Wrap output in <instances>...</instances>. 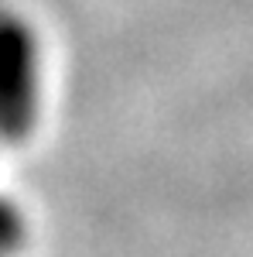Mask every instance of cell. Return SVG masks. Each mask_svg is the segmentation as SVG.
<instances>
[{"instance_id":"6da1fadb","label":"cell","mask_w":253,"mask_h":257,"mask_svg":"<svg viewBox=\"0 0 253 257\" xmlns=\"http://www.w3.org/2000/svg\"><path fill=\"white\" fill-rule=\"evenodd\" d=\"M38 38L18 14H0V141L18 144L38 123Z\"/></svg>"},{"instance_id":"7a4b0ae2","label":"cell","mask_w":253,"mask_h":257,"mask_svg":"<svg viewBox=\"0 0 253 257\" xmlns=\"http://www.w3.org/2000/svg\"><path fill=\"white\" fill-rule=\"evenodd\" d=\"M24 243V216L14 202L0 196V254H11Z\"/></svg>"}]
</instances>
